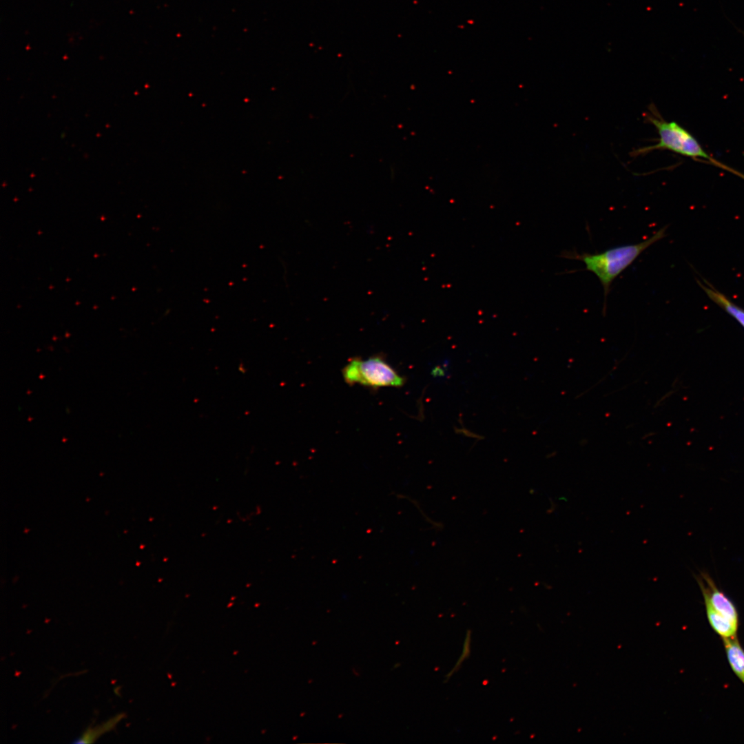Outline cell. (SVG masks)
Masks as SVG:
<instances>
[{"mask_svg":"<svg viewBox=\"0 0 744 744\" xmlns=\"http://www.w3.org/2000/svg\"><path fill=\"white\" fill-rule=\"evenodd\" d=\"M666 227L657 231L652 236L641 242L625 245L608 249L596 254L568 251L563 254L566 258L580 260L585 269L593 273L599 280L604 292L603 310H606V299L614 279L630 266L649 247L665 236Z\"/></svg>","mask_w":744,"mask_h":744,"instance_id":"obj_1","label":"cell"},{"mask_svg":"<svg viewBox=\"0 0 744 744\" xmlns=\"http://www.w3.org/2000/svg\"><path fill=\"white\" fill-rule=\"evenodd\" d=\"M650 121L657 129L659 138L656 144L640 148L634 155L649 153L653 150L665 149L696 160L702 158L711 163L714 160L702 147L698 141L683 127L675 121H666L656 110L650 109L647 115Z\"/></svg>","mask_w":744,"mask_h":744,"instance_id":"obj_2","label":"cell"},{"mask_svg":"<svg viewBox=\"0 0 744 744\" xmlns=\"http://www.w3.org/2000/svg\"><path fill=\"white\" fill-rule=\"evenodd\" d=\"M342 373L348 384H358L373 389L401 387L405 382V379L380 355L366 359L354 358L342 369Z\"/></svg>","mask_w":744,"mask_h":744,"instance_id":"obj_3","label":"cell"},{"mask_svg":"<svg viewBox=\"0 0 744 744\" xmlns=\"http://www.w3.org/2000/svg\"><path fill=\"white\" fill-rule=\"evenodd\" d=\"M701 590L704 601H707L714 610L738 626V610L733 601L718 588L712 577L705 572L695 576Z\"/></svg>","mask_w":744,"mask_h":744,"instance_id":"obj_4","label":"cell"},{"mask_svg":"<svg viewBox=\"0 0 744 744\" xmlns=\"http://www.w3.org/2000/svg\"><path fill=\"white\" fill-rule=\"evenodd\" d=\"M706 615L711 628L722 639L736 637L738 626L718 612L706 601H704Z\"/></svg>","mask_w":744,"mask_h":744,"instance_id":"obj_5","label":"cell"},{"mask_svg":"<svg viewBox=\"0 0 744 744\" xmlns=\"http://www.w3.org/2000/svg\"><path fill=\"white\" fill-rule=\"evenodd\" d=\"M722 639L730 666L744 684V649L737 637Z\"/></svg>","mask_w":744,"mask_h":744,"instance_id":"obj_6","label":"cell"},{"mask_svg":"<svg viewBox=\"0 0 744 744\" xmlns=\"http://www.w3.org/2000/svg\"><path fill=\"white\" fill-rule=\"evenodd\" d=\"M708 297L716 304L723 308L727 313L736 320L744 328V309L736 305L730 300L724 294L716 290L713 287L700 284Z\"/></svg>","mask_w":744,"mask_h":744,"instance_id":"obj_7","label":"cell"},{"mask_svg":"<svg viewBox=\"0 0 744 744\" xmlns=\"http://www.w3.org/2000/svg\"><path fill=\"white\" fill-rule=\"evenodd\" d=\"M125 715L124 714H119L111 719L103 723L101 725L95 727L94 728H87L81 736L78 739H76L74 743H91L94 742L99 736L104 734L106 732L112 730L117 723L121 720Z\"/></svg>","mask_w":744,"mask_h":744,"instance_id":"obj_8","label":"cell"},{"mask_svg":"<svg viewBox=\"0 0 744 744\" xmlns=\"http://www.w3.org/2000/svg\"><path fill=\"white\" fill-rule=\"evenodd\" d=\"M714 165H716V166H717L719 167L723 168V169H725V170H727V171H728L730 172H732V174H736V176H739L740 178H743L744 180V174H742V173H741V172H738V171H736L735 169H733L731 167H727V165H725L719 163V161H716Z\"/></svg>","mask_w":744,"mask_h":744,"instance_id":"obj_9","label":"cell"}]
</instances>
